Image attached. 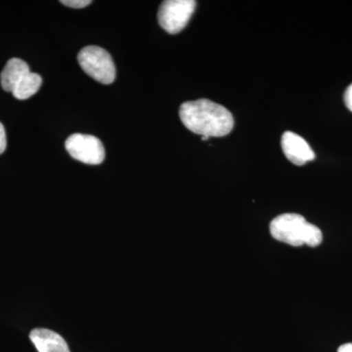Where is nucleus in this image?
<instances>
[{"label": "nucleus", "mask_w": 352, "mask_h": 352, "mask_svg": "<svg viewBox=\"0 0 352 352\" xmlns=\"http://www.w3.org/2000/svg\"><path fill=\"white\" fill-rule=\"evenodd\" d=\"M179 117L190 131L208 138H222L234 127L230 111L208 99L185 102L180 106Z\"/></svg>", "instance_id": "f257e3e1"}, {"label": "nucleus", "mask_w": 352, "mask_h": 352, "mask_svg": "<svg viewBox=\"0 0 352 352\" xmlns=\"http://www.w3.org/2000/svg\"><path fill=\"white\" fill-rule=\"evenodd\" d=\"M43 83V78L36 73H29L25 75L22 80L17 85L12 91L13 96L19 100H25V99L31 98L36 92L38 91L39 88Z\"/></svg>", "instance_id": "1a4fd4ad"}, {"label": "nucleus", "mask_w": 352, "mask_h": 352, "mask_svg": "<svg viewBox=\"0 0 352 352\" xmlns=\"http://www.w3.org/2000/svg\"><path fill=\"white\" fill-rule=\"evenodd\" d=\"M67 151L76 161L87 164H100L105 159V149L100 140L88 134L76 133L65 143Z\"/></svg>", "instance_id": "39448f33"}, {"label": "nucleus", "mask_w": 352, "mask_h": 352, "mask_svg": "<svg viewBox=\"0 0 352 352\" xmlns=\"http://www.w3.org/2000/svg\"><path fill=\"white\" fill-rule=\"evenodd\" d=\"M338 352H352V342H349V344H342L338 349Z\"/></svg>", "instance_id": "ddd939ff"}, {"label": "nucleus", "mask_w": 352, "mask_h": 352, "mask_svg": "<svg viewBox=\"0 0 352 352\" xmlns=\"http://www.w3.org/2000/svg\"><path fill=\"white\" fill-rule=\"evenodd\" d=\"M270 229L275 240L293 247L307 245L314 248L323 241L320 229L298 214L278 215L271 221Z\"/></svg>", "instance_id": "f03ea898"}, {"label": "nucleus", "mask_w": 352, "mask_h": 352, "mask_svg": "<svg viewBox=\"0 0 352 352\" xmlns=\"http://www.w3.org/2000/svg\"><path fill=\"white\" fill-rule=\"evenodd\" d=\"M210 139V138H208V136H201V140L203 141H207Z\"/></svg>", "instance_id": "4468645a"}, {"label": "nucleus", "mask_w": 352, "mask_h": 352, "mask_svg": "<svg viewBox=\"0 0 352 352\" xmlns=\"http://www.w3.org/2000/svg\"><path fill=\"white\" fill-rule=\"evenodd\" d=\"M61 3L71 8L80 9L91 4V1L90 0H62Z\"/></svg>", "instance_id": "9d476101"}, {"label": "nucleus", "mask_w": 352, "mask_h": 352, "mask_svg": "<svg viewBox=\"0 0 352 352\" xmlns=\"http://www.w3.org/2000/svg\"><path fill=\"white\" fill-rule=\"evenodd\" d=\"M30 339L38 352H71L64 338L48 329H34Z\"/></svg>", "instance_id": "0eeeda50"}, {"label": "nucleus", "mask_w": 352, "mask_h": 352, "mask_svg": "<svg viewBox=\"0 0 352 352\" xmlns=\"http://www.w3.org/2000/svg\"><path fill=\"white\" fill-rule=\"evenodd\" d=\"M282 149L287 159L296 166H303L315 159L314 150L307 141L292 131H286L282 136Z\"/></svg>", "instance_id": "423d86ee"}, {"label": "nucleus", "mask_w": 352, "mask_h": 352, "mask_svg": "<svg viewBox=\"0 0 352 352\" xmlns=\"http://www.w3.org/2000/svg\"><path fill=\"white\" fill-rule=\"evenodd\" d=\"M196 4L194 0L164 1L157 13L160 25L168 34H178L188 24L195 11Z\"/></svg>", "instance_id": "20e7f679"}, {"label": "nucleus", "mask_w": 352, "mask_h": 352, "mask_svg": "<svg viewBox=\"0 0 352 352\" xmlns=\"http://www.w3.org/2000/svg\"><path fill=\"white\" fill-rule=\"evenodd\" d=\"M7 147L6 132L3 124L0 122V155L6 151Z\"/></svg>", "instance_id": "9b49d317"}, {"label": "nucleus", "mask_w": 352, "mask_h": 352, "mask_svg": "<svg viewBox=\"0 0 352 352\" xmlns=\"http://www.w3.org/2000/svg\"><path fill=\"white\" fill-rule=\"evenodd\" d=\"M29 73H31L29 65L19 58H12L7 62L0 76L2 88L7 92H12L16 85Z\"/></svg>", "instance_id": "6e6552de"}, {"label": "nucleus", "mask_w": 352, "mask_h": 352, "mask_svg": "<svg viewBox=\"0 0 352 352\" xmlns=\"http://www.w3.org/2000/svg\"><path fill=\"white\" fill-rule=\"evenodd\" d=\"M80 67L96 82L110 85L116 78V67L108 51L99 46H87L78 55Z\"/></svg>", "instance_id": "7ed1b4c3"}, {"label": "nucleus", "mask_w": 352, "mask_h": 352, "mask_svg": "<svg viewBox=\"0 0 352 352\" xmlns=\"http://www.w3.org/2000/svg\"><path fill=\"white\" fill-rule=\"evenodd\" d=\"M344 103H346V108L352 112V83L344 92Z\"/></svg>", "instance_id": "f8f14e48"}]
</instances>
